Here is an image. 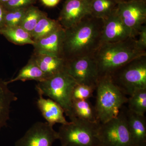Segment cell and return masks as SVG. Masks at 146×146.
<instances>
[{"label": "cell", "mask_w": 146, "mask_h": 146, "mask_svg": "<svg viewBox=\"0 0 146 146\" xmlns=\"http://www.w3.org/2000/svg\"><path fill=\"white\" fill-rule=\"evenodd\" d=\"M104 20L91 15L65 29L63 58L66 60L93 55L102 44Z\"/></svg>", "instance_id": "6da1fadb"}, {"label": "cell", "mask_w": 146, "mask_h": 146, "mask_svg": "<svg viewBox=\"0 0 146 146\" xmlns=\"http://www.w3.org/2000/svg\"><path fill=\"white\" fill-rule=\"evenodd\" d=\"M146 55L138 46L137 38L130 37L115 42H104L94 53L99 77L110 76L130 61Z\"/></svg>", "instance_id": "7a4b0ae2"}, {"label": "cell", "mask_w": 146, "mask_h": 146, "mask_svg": "<svg viewBox=\"0 0 146 146\" xmlns=\"http://www.w3.org/2000/svg\"><path fill=\"white\" fill-rule=\"evenodd\" d=\"M96 104L99 121L103 123L117 117L128 98L112 82L110 76L100 78L96 89Z\"/></svg>", "instance_id": "3957f363"}, {"label": "cell", "mask_w": 146, "mask_h": 146, "mask_svg": "<svg viewBox=\"0 0 146 146\" xmlns=\"http://www.w3.org/2000/svg\"><path fill=\"white\" fill-rule=\"evenodd\" d=\"M76 82L65 71L38 82L36 89L38 94L48 97L59 105L65 114L72 121L75 119L72 112V94Z\"/></svg>", "instance_id": "277c9868"}, {"label": "cell", "mask_w": 146, "mask_h": 146, "mask_svg": "<svg viewBox=\"0 0 146 146\" xmlns=\"http://www.w3.org/2000/svg\"><path fill=\"white\" fill-rule=\"evenodd\" d=\"M100 124L76 118L61 125L57 131L58 140L63 146H100Z\"/></svg>", "instance_id": "5b68a950"}, {"label": "cell", "mask_w": 146, "mask_h": 146, "mask_svg": "<svg viewBox=\"0 0 146 146\" xmlns=\"http://www.w3.org/2000/svg\"><path fill=\"white\" fill-rule=\"evenodd\" d=\"M112 82L126 96L146 89V55L133 59L110 76Z\"/></svg>", "instance_id": "8992f818"}, {"label": "cell", "mask_w": 146, "mask_h": 146, "mask_svg": "<svg viewBox=\"0 0 146 146\" xmlns=\"http://www.w3.org/2000/svg\"><path fill=\"white\" fill-rule=\"evenodd\" d=\"M123 107L117 117L106 122L100 123L98 129L100 146H133L125 108L123 109Z\"/></svg>", "instance_id": "52a82bcc"}, {"label": "cell", "mask_w": 146, "mask_h": 146, "mask_svg": "<svg viewBox=\"0 0 146 146\" xmlns=\"http://www.w3.org/2000/svg\"><path fill=\"white\" fill-rule=\"evenodd\" d=\"M65 70L78 84L96 87L100 77L93 55L66 60Z\"/></svg>", "instance_id": "ba28073f"}, {"label": "cell", "mask_w": 146, "mask_h": 146, "mask_svg": "<svg viewBox=\"0 0 146 146\" xmlns=\"http://www.w3.org/2000/svg\"><path fill=\"white\" fill-rule=\"evenodd\" d=\"M117 11L130 31L131 37L136 38L146 22V0L118 3Z\"/></svg>", "instance_id": "9c48e42d"}, {"label": "cell", "mask_w": 146, "mask_h": 146, "mask_svg": "<svg viewBox=\"0 0 146 146\" xmlns=\"http://www.w3.org/2000/svg\"><path fill=\"white\" fill-rule=\"evenodd\" d=\"M58 140L57 131L47 122H37L15 143V146H52Z\"/></svg>", "instance_id": "30bf717a"}, {"label": "cell", "mask_w": 146, "mask_h": 146, "mask_svg": "<svg viewBox=\"0 0 146 146\" xmlns=\"http://www.w3.org/2000/svg\"><path fill=\"white\" fill-rule=\"evenodd\" d=\"M91 15V1L65 0L58 21L64 29L75 25Z\"/></svg>", "instance_id": "8fae6325"}, {"label": "cell", "mask_w": 146, "mask_h": 146, "mask_svg": "<svg viewBox=\"0 0 146 146\" xmlns=\"http://www.w3.org/2000/svg\"><path fill=\"white\" fill-rule=\"evenodd\" d=\"M65 30L62 28L35 41V54L63 58Z\"/></svg>", "instance_id": "7c38bea8"}, {"label": "cell", "mask_w": 146, "mask_h": 146, "mask_svg": "<svg viewBox=\"0 0 146 146\" xmlns=\"http://www.w3.org/2000/svg\"><path fill=\"white\" fill-rule=\"evenodd\" d=\"M131 37L129 30L124 23L117 11L104 20L102 43L122 41Z\"/></svg>", "instance_id": "4fadbf2b"}, {"label": "cell", "mask_w": 146, "mask_h": 146, "mask_svg": "<svg viewBox=\"0 0 146 146\" xmlns=\"http://www.w3.org/2000/svg\"><path fill=\"white\" fill-rule=\"evenodd\" d=\"M38 95L36 106L46 122L52 126L55 124H66L69 122L65 119L64 110L59 104L51 99H46L42 95Z\"/></svg>", "instance_id": "5bb4252c"}, {"label": "cell", "mask_w": 146, "mask_h": 146, "mask_svg": "<svg viewBox=\"0 0 146 146\" xmlns=\"http://www.w3.org/2000/svg\"><path fill=\"white\" fill-rule=\"evenodd\" d=\"M128 127L133 146H146V119L145 115H138L125 108Z\"/></svg>", "instance_id": "9a60e30c"}, {"label": "cell", "mask_w": 146, "mask_h": 146, "mask_svg": "<svg viewBox=\"0 0 146 146\" xmlns=\"http://www.w3.org/2000/svg\"><path fill=\"white\" fill-rule=\"evenodd\" d=\"M31 58L38 65L47 79L65 71L66 60L63 58L34 53Z\"/></svg>", "instance_id": "2e32d148"}, {"label": "cell", "mask_w": 146, "mask_h": 146, "mask_svg": "<svg viewBox=\"0 0 146 146\" xmlns=\"http://www.w3.org/2000/svg\"><path fill=\"white\" fill-rule=\"evenodd\" d=\"M8 85L6 81L0 79V129L7 124L10 117L11 106L18 99Z\"/></svg>", "instance_id": "e0dca14e"}, {"label": "cell", "mask_w": 146, "mask_h": 146, "mask_svg": "<svg viewBox=\"0 0 146 146\" xmlns=\"http://www.w3.org/2000/svg\"><path fill=\"white\" fill-rule=\"evenodd\" d=\"M46 77L31 58L27 63L19 71L16 76L6 81L7 83H13L18 81L25 82L27 80H35L40 82L47 79Z\"/></svg>", "instance_id": "ac0fdd59"}, {"label": "cell", "mask_w": 146, "mask_h": 146, "mask_svg": "<svg viewBox=\"0 0 146 146\" xmlns=\"http://www.w3.org/2000/svg\"><path fill=\"white\" fill-rule=\"evenodd\" d=\"M72 112L75 119L90 123H100L95 106L88 100L73 101Z\"/></svg>", "instance_id": "d6986e66"}, {"label": "cell", "mask_w": 146, "mask_h": 146, "mask_svg": "<svg viewBox=\"0 0 146 146\" xmlns=\"http://www.w3.org/2000/svg\"><path fill=\"white\" fill-rule=\"evenodd\" d=\"M0 34L16 45L31 44L33 46L35 43L30 33L20 26L4 27L0 30Z\"/></svg>", "instance_id": "ffe728a7"}, {"label": "cell", "mask_w": 146, "mask_h": 146, "mask_svg": "<svg viewBox=\"0 0 146 146\" xmlns=\"http://www.w3.org/2000/svg\"><path fill=\"white\" fill-rule=\"evenodd\" d=\"M62 28L58 20L51 19L45 14L38 21L31 35L35 42Z\"/></svg>", "instance_id": "44dd1931"}, {"label": "cell", "mask_w": 146, "mask_h": 146, "mask_svg": "<svg viewBox=\"0 0 146 146\" xmlns=\"http://www.w3.org/2000/svg\"><path fill=\"white\" fill-rule=\"evenodd\" d=\"M117 4L115 0H91V15L106 20L115 11Z\"/></svg>", "instance_id": "7402d4cb"}, {"label": "cell", "mask_w": 146, "mask_h": 146, "mask_svg": "<svg viewBox=\"0 0 146 146\" xmlns=\"http://www.w3.org/2000/svg\"><path fill=\"white\" fill-rule=\"evenodd\" d=\"M127 109L138 115H145L146 112V89L135 91L128 98Z\"/></svg>", "instance_id": "603a6c76"}, {"label": "cell", "mask_w": 146, "mask_h": 146, "mask_svg": "<svg viewBox=\"0 0 146 146\" xmlns=\"http://www.w3.org/2000/svg\"><path fill=\"white\" fill-rule=\"evenodd\" d=\"M45 14L33 5L27 9L20 26L31 34L40 18Z\"/></svg>", "instance_id": "cb8c5ba5"}, {"label": "cell", "mask_w": 146, "mask_h": 146, "mask_svg": "<svg viewBox=\"0 0 146 146\" xmlns=\"http://www.w3.org/2000/svg\"><path fill=\"white\" fill-rule=\"evenodd\" d=\"M28 8L6 11L5 19V27L20 26Z\"/></svg>", "instance_id": "d4e9b609"}, {"label": "cell", "mask_w": 146, "mask_h": 146, "mask_svg": "<svg viewBox=\"0 0 146 146\" xmlns=\"http://www.w3.org/2000/svg\"><path fill=\"white\" fill-rule=\"evenodd\" d=\"M96 89L94 86L77 84L73 90V101L89 100L93 96V94Z\"/></svg>", "instance_id": "484cf974"}, {"label": "cell", "mask_w": 146, "mask_h": 146, "mask_svg": "<svg viewBox=\"0 0 146 146\" xmlns=\"http://www.w3.org/2000/svg\"><path fill=\"white\" fill-rule=\"evenodd\" d=\"M36 0H10L3 4L4 7L6 11L27 8L33 5Z\"/></svg>", "instance_id": "4316f807"}, {"label": "cell", "mask_w": 146, "mask_h": 146, "mask_svg": "<svg viewBox=\"0 0 146 146\" xmlns=\"http://www.w3.org/2000/svg\"><path fill=\"white\" fill-rule=\"evenodd\" d=\"M137 38V42L138 46L143 50H146V26L144 25L141 27Z\"/></svg>", "instance_id": "83f0119b"}, {"label": "cell", "mask_w": 146, "mask_h": 146, "mask_svg": "<svg viewBox=\"0 0 146 146\" xmlns=\"http://www.w3.org/2000/svg\"><path fill=\"white\" fill-rule=\"evenodd\" d=\"M6 10L3 4L0 3V30L5 27V19Z\"/></svg>", "instance_id": "f1b7e54d"}, {"label": "cell", "mask_w": 146, "mask_h": 146, "mask_svg": "<svg viewBox=\"0 0 146 146\" xmlns=\"http://www.w3.org/2000/svg\"><path fill=\"white\" fill-rule=\"evenodd\" d=\"M42 3L47 7H54L58 4L60 0H41Z\"/></svg>", "instance_id": "f546056e"}, {"label": "cell", "mask_w": 146, "mask_h": 146, "mask_svg": "<svg viewBox=\"0 0 146 146\" xmlns=\"http://www.w3.org/2000/svg\"><path fill=\"white\" fill-rule=\"evenodd\" d=\"M117 3L131 1H138V0H115Z\"/></svg>", "instance_id": "4dcf8cb0"}, {"label": "cell", "mask_w": 146, "mask_h": 146, "mask_svg": "<svg viewBox=\"0 0 146 146\" xmlns=\"http://www.w3.org/2000/svg\"><path fill=\"white\" fill-rule=\"evenodd\" d=\"M10 1V0H0V3H1L3 4L9 1Z\"/></svg>", "instance_id": "1f68e13d"}, {"label": "cell", "mask_w": 146, "mask_h": 146, "mask_svg": "<svg viewBox=\"0 0 146 146\" xmlns=\"http://www.w3.org/2000/svg\"><path fill=\"white\" fill-rule=\"evenodd\" d=\"M88 1H91V0H88Z\"/></svg>", "instance_id": "d6a6232c"}, {"label": "cell", "mask_w": 146, "mask_h": 146, "mask_svg": "<svg viewBox=\"0 0 146 146\" xmlns=\"http://www.w3.org/2000/svg\"></svg>", "instance_id": "836d02e7"}]
</instances>
